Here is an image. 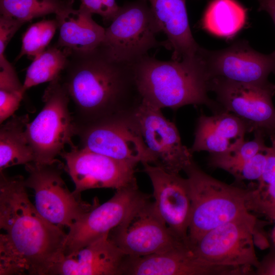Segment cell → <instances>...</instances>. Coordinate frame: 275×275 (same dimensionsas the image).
I'll return each instance as SVG.
<instances>
[{"mask_svg":"<svg viewBox=\"0 0 275 275\" xmlns=\"http://www.w3.org/2000/svg\"><path fill=\"white\" fill-rule=\"evenodd\" d=\"M271 237V239H272V243L273 245V249L275 250V225L272 229Z\"/></svg>","mask_w":275,"mask_h":275,"instance_id":"34","label":"cell"},{"mask_svg":"<svg viewBox=\"0 0 275 275\" xmlns=\"http://www.w3.org/2000/svg\"><path fill=\"white\" fill-rule=\"evenodd\" d=\"M245 9L235 0H213L204 14L203 28L221 37H230L243 26Z\"/></svg>","mask_w":275,"mask_h":275,"instance_id":"23","label":"cell"},{"mask_svg":"<svg viewBox=\"0 0 275 275\" xmlns=\"http://www.w3.org/2000/svg\"><path fill=\"white\" fill-rule=\"evenodd\" d=\"M25 92L11 64L0 68V123L18 109Z\"/></svg>","mask_w":275,"mask_h":275,"instance_id":"28","label":"cell"},{"mask_svg":"<svg viewBox=\"0 0 275 275\" xmlns=\"http://www.w3.org/2000/svg\"><path fill=\"white\" fill-rule=\"evenodd\" d=\"M266 135L260 131L254 132V138L244 141L235 150L221 154H210L209 164L213 168L225 170L234 177L245 162L267 147L265 144Z\"/></svg>","mask_w":275,"mask_h":275,"instance_id":"27","label":"cell"},{"mask_svg":"<svg viewBox=\"0 0 275 275\" xmlns=\"http://www.w3.org/2000/svg\"><path fill=\"white\" fill-rule=\"evenodd\" d=\"M75 128L80 148L135 165L155 163L133 115L90 124L75 125Z\"/></svg>","mask_w":275,"mask_h":275,"instance_id":"10","label":"cell"},{"mask_svg":"<svg viewBox=\"0 0 275 275\" xmlns=\"http://www.w3.org/2000/svg\"><path fill=\"white\" fill-rule=\"evenodd\" d=\"M64 71L75 125L131 117L142 102L133 64L117 60L102 43L71 50Z\"/></svg>","mask_w":275,"mask_h":275,"instance_id":"2","label":"cell"},{"mask_svg":"<svg viewBox=\"0 0 275 275\" xmlns=\"http://www.w3.org/2000/svg\"><path fill=\"white\" fill-rule=\"evenodd\" d=\"M80 1L81 6L86 8L92 14L100 15L105 24L112 22L120 8L115 0Z\"/></svg>","mask_w":275,"mask_h":275,"instance_id":"31","label":"cell"},{"mask_svg":"<svg viewBox=\"0 0 275 275\" xmlns=\"http://www.w3.org/2000/svg\"><path fill=\"white\" fill-rule=\"evenodd\" d=\"M0 275H50L67 234L30 201L21 175L0 171Z\"/></svg>","mask_w":275,"mask_h":275,"instance_id":"1","label":"cell"},{"mask_svg":"<svg viewBox=\"0 0 275 275\" xmlns=\"http://www.w3.org/2000/svg\"><path fill=\"white\" fill-rule=\"evenodd\" d=\"M147 2L125 3L105 29L102 44L119 61L133 64L152 48L163 46L170 50L166 40L156 39L161 30Z\"/></svg>","mask_w":275,"mask_h":275,"instance_id":"7","label":"cell"},{"mask_svg":"<svg viewBox=\"0 0 275 275\" xmlns=\"http://www.w3.org/2000/svg\"><path fill=\"white\" fill-rule=\"evenodd\" d=\"M202 55L210 79L223 77L246 83H265L275 74V57L253 49L245 40L237 41L219 50L204 48Z\"/></svg>","mask_w":275,"mask_h":275,"instance_id":"15","label":"cell"},{"mask_svg":"<svg viewBox=\"0 0 275 275\" xmlns=\"http://www.w3.org/2000/svg\"><path fill=\"white\" fill-rule=\"evenodd\" d=\"M259 2V11H265L271 16L275 25V0H257ZM271 54L275 57V51Z\"/></svg>","mask_w":275,"mask_h":275,"instance_id":"33","label":"cell"},{"mask_svg":"<svg viewBox=\"0 0 275 275\" xmlns=\"http://www.w3.org/2000/svg\"><path fill=\"white\" fill-rule=\"evenodd\" d=\"M28 114L13 115L0 128V171L34 162V155L26 134Z\"/></svg>","mask_w":275,"mask_h":275,"instance_id":"22","label":"cell"},{"mask_svg":"<svg viewBox=\"0 0 275 275\" xmlns=\"http://www.w3.org/2000/svg\"><path fill=\"white\" fill-rule=\"evenodd\" d=\"M258 274H275V250L273 249L262 261L257 269Z\"/></svg>","mask_w":275,"mask_h":275,"instance_id":"32","label":"cell"},{"mask_svg":"<svg viewBox=\"0 0 275 275\" xmlns=\"http://www.w3.org/2000/svg\"><path fill=\"white\" fill-rule=\"evenodd\" d=\"M70 52L71 50L54 45L36 56L27 69L23 84L24 91L60 77L66 67Z\"/></svg>","mask_w":275,"mask_h":275,"instance_id":"25","label":"cell"},{"mask_svg":"<svg viewBox=\"0 0 275 275\" xmlns=\"http://www.w3.org/2000/svg\"><path fill=\"white\" fill-rule=\"evenodd\" d=\"M63 168L58 159L50 164L32 162L25 165L28 173L25 185L34 191L36 209L46 220L62 229L69 228L99 204L97 199L92 204L87 203L80 195L71 192L62 177Z\"/></svg>","mask_w":275,"mask_h":275,"instance_id":"8","label":"cell"},{"mask_svg":"<svg viewBox=\"0 0 275 275\" xmlns=\"http://www.w3.org/2000/svg\"><path fill=\"white\" fill-rule=\"evenodd\" d=\"M42 101V109L28 124L25 134L34 152V162L50 164L65 150L66 146L75 145L72 141L75 124L69 108L70 99L61 76L49 82Z\"/></svg>","mask_w":275,"mask_h":275,"instance_id":"5","label":"cell"},{"mask_svg":"<svg viewBox=\"0 0 275 275\" xmlns=\"http://www.w3.org/2000/svg\"><path fill=\"white\" fill-rule=\"evenodd\" d=\"M274 135H275V134H274Z\"/></svg>","mask_w":275,"mask_h":275,"instance_id":"35","label":"cell"},{"mask_svg":"<svg viewBox=\"0 0 275 275\" xmlns=\"http://www.w3.org/2000/svg\"><path fill=\"white\" fill-rule=\"evenodd\" d=\"M108 236L126 256L133 257L188 246L172 232L149 199L112 230Z\"/></svg>","mask_w":275,"mask_h":275,"instance_id":"11","label":"cell"},{"mask_svg":"<svg viewBox=\"0 0 275 275\" xmlns=\"http://www.w3.org/2000/svg\"><path fill=\"white\" fill-rule=\"evenodd\" d=\"M202 49L181 61H162L148 54L133 64L142 101L161 109L193 104L205 105L213 114L225 112L208 95L210 78Z\"/></svg>","mask_w":275,"mask_h":275,"instance_id":"3","label":"cell"},{"mask_svg":"<svg viewBox=\"0 0 275 275\" xmlns=\"http://www.w3.org/2000/svg\"><path fill=\"white\" fill-rule=\"evenodd\" d=\"M266 161L265 152L259 153L245 162L234 177L239 181H258L264 171Z\"/></svg>","mask_w":275,"mask_h":275,"instance_id":"30","label":"cell"},{"mask_svg":"<svg viewBox=\"0 0 275 275\" xmlns=\"http://www.w3.org/2000/svg\"><path fill=\"white\" fill-rule=\"evenodd\" d=\"M93 14L80 6L77 10L72 7L56 15L59 35L55 45L77 51L90 50L100 45L105 30L93 20Z\"/></svg>","mask_w":275,"mask_h":275,"instance_id":"21","label":"cell"},{"mask_svg":"<svg viewBox=\"0 0 275 275\" xmlns=\"http://www.w3.org/2000/svg\"><path fill=\"white\" fill-rule=\"evenodd\" d=\"M74 0H0L2 15L25 22L50 14L56 15L72 7Z\"/></svg>","mask_w":275,"mask_h":275,"instance_id":"26","label":"cell"},{"mask_svg":"<svg viewBox=\"0 0 275 275\" xmlns=\"http://www.w3.org/2000/svg\"><path fill=\"white\" fill-rule=\"evenodd\" d=\"M256 224V217L249 212L210 230L190 248L205 263L248 274L260 264L254 243Z\"/></svg>","mask_w":275,"mask_h":275,"instance_id":"6","label":"cell"},{"mask_svg":"<svg viewBox=\"0 0 275 275\" xmlns=\"http://www.w3.org/2000/svg\"><path fill=\"white\" fill-rule=\"evenodd\" d=\"M133 117L154 157V165L179 174L194 161L193 153L182 143L176 125L166 118L161 109L142 101Z\"/></svg>","mask_w":275,"mask_h":275,"instance_id":"14","label":"cell"},{"mask_svg":"<svg viewBox=\"0 0 275 275\" xmlns=\"http://www.w3.org/2000/svg\"><path fill=\"white\" fill-rule=\"evenodd\" d=\"M64 159V169L73 181V193L96 188L119 189L137 184L134 176L136 165L118 160L88 149L74 145L60 155Z\"/></svg>","mask_w":275,"mask_h":275,"instance_id":"13","label":"cell"},{"mask_svg":"<svg viewBox=\"0 0 275 275\" xmlns=\"http://www.w3.org/2000/svg\"><path fill=\"white\" fill-rule=\"evenodd\" d=\"M271 145L265 154L267 161L264 171L256 187L247 189L246 204L253 210L275 222V135L269 137Z\"/></svg>","mask_w":275,"mask_h":275,"instance_id":"24","label":"cell"},{"mask_svg":"<svg viewBox=\"0 0 275 275\" xmlns=\"http://www.w3.org/2000/svg\"><path fill=\"white\" fill-rule=\"evenodd\" d=\"M184 172L191 201L188 231L189 247L210 230L249 212L247 189L229 185L210 176L194 161Z\"/></svg>","mask_w":275,"mask_h":275,"instance_id":"4","label":"cell"},{"mask_svg":"<svg viewBox=\"0 0 275 275\" xmlns=\"http://www.w3.org/2000/svg\"><path fill=\"white\" fill-rule=\"evenodd\" d=\"M233 275L228 267L207 264L184 246L145 256H125L121 275Z\"/></svg>","mask_w":275,"mask_h":275,"instance_id":"17","label":"cell"},{"mask_svg":"<svg viewBox=\"0 0 275 275\" xmlns=\"http://www.w3.org/2000/svg\"><path fill=\"white\" fill-rule=\"evenodd\" d=\"M142 164L152 185L155 209L172 232L189 246L191 201L187 178L157 166Z\"/></svg>","mask_w":275,"mask_h":275,"instance_id":"16","label":"cell"},{"mask_svg":"<svg viewBox=\"0 0 275 275\" xmlns=\"http://www.w3.org/2000/svg\"><path fill=\"white\" fill-rule=\"evenodd\" d=\"M149 199L137 184L117 190L109 200L86 212L69 228L64 255L76 251L121 224L135 209Z\"/></svg>","mask_w":275,"mask_h":275,"instance_id":"12","label":"cell"},{"mask_svg":"<svg viewBox=\"0 0 275 275\" xmlns=\"http://www.w3.org/2000/svg\"><path fill=\"white\" fill-rule=\"evenodd\" d=\"M209 90L215 93L222 109L246 123L251 132L260 131L269 137L275 134L272 100L274 84L241 82L215 77L210 80Z\"/></svg>","mask_w":275,"mask_h":275,"instance_id":"9","label":"cell"},{"mask_svg":"<svg viewBox=\"0 0 275 275\" xmlns=\"http://www.w3.org/2000/svg\"><path fill=\"white\" fill-rule=\"evenodd\" d=\"M56 19L42 20L31 25L22 36V45L20 53L15 60L26 55L33 59L46 50L57 29Z\"/></svg>","mask_w":275,"mask_h":275,"instance_id":"29","label":"cell"},{"mask_svg":"<svg viewBox=\"0 0 275 275\" xmlns=\"http://www.w3.org/2000/svg\"><path fill=\"white\" fill-rule=\"evenodd\" d=\"M251 132L249 126L235 115L227 112L207 116L201 114L195 130V139L190 150L210 154L232 151L244 141L246 133Z\"/></svg>","mask_w":275,"mask_h":275,"instance_id":"19","label":"cell"},{"mask_svg":"<svg viewBox=\"0 0 275 275\" xmlns=\"http://www.w3.org/2000/svg\"><path fill=\"white\" fill-rule=\"evenodd\" d=\"M161 30L167 37L172 60L181 61L195 57L200 48L189 24L186 0H147Z\"/></svg>","mask_w":275,"mask_h":275,"instance_id":"20","label":"cell"},{"mask_svg":"<svg viewBox=\"0 0 275 275\" xmlns=\"http://www.w3.org/2000/svg\"><path fill=\"white\" fill-rule=\"evenodd\" d=\"M108 235L63 255L52 267L50 275H121L126 255Z\"/></svg>","mask_w":275,"mask_h":275,"instance_id":"18","label":"cell"}]
</instances>
